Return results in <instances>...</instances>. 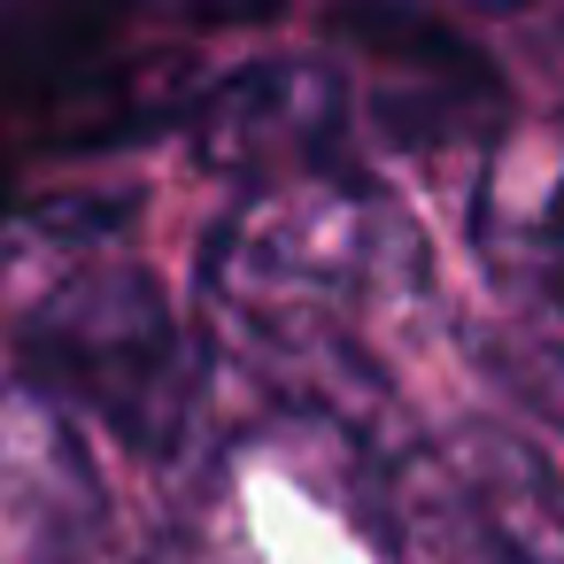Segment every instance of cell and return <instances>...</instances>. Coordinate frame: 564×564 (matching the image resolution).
Instances as JSON below:
<instances>
[{
    "label": "cell",
    "instance_id": "obj_1",
    "mask_svg": "<svg viewBox=\"0 0 564 564\" xmlns=\"http://www.w3.org/2000/svg\"><path fill=\"white\" fill-rule=\"evenodd\" d=\"M410 271H417L410 217L348 171L256 186L209 240L217 325L333 425H348L356 394L379 402L348 325L371 294H387Z\"/></svg>",
    "mask_w": 564,
    "mask_h": 564
},
{
    "label": "cell",
    "instance_id": "obj_7",
    "mask_svg": "<svg viewBox=\"0 0 564 564\" xmlns=\"http://www.w3.org/2000/svg\"><path fill=\"white\" fill-rule=\"evenodd\" d=\"M487 379L549 433H564V317L556 310H510L502 325H487L479 340Z\"/></svg>",
    "mask_w": 564,
    "mask_h": 564
},
{
    "label": "cell",
    "instance_id": "obj_8",
    "mask_svg": "<svg viewBox=\"0 0 564 564\" xmlns=\"http://www.w3.org/2000/svg\"><path fill=\"white\" fill-rule=\"evenodd\" d=\"M541 310L564 317V232H556V256H549V286H541Z\"/></svg>",
    "mask_w": 564,
    "mask_h": 564
},
{
    "label": "cell",
    "instance_id": "obj_6",
    "mask_svg": "<svg viewBox=\"0 0 564 564\" xmlns=\"http://www.w3.org/2000/svg\"><path fill=\"white\" fill-rule=\"evenodd\" d=\"M556 232H564V124L556 117L502 124L495 148H487V163H479V186H471L479 271L518 310H541Z\"/></svg>",
    "mask_w": 564,
    "mask_h": 564
},
{
    "label": "cell",
    "instance_id": "obj_4",
    "mask_svg": "<svg viewBox=\"0 0 564 564\" xmlns=\"http://www.w3.org/2000/svg\"><path fill=\"white\" fill-rule=\"evenodd\" d=\"M348 132V86L325 63H248L240 78H225L202 109V163L256 186H286L310 171H333Z\"/></svg>",
    "mask_w": 564,
    "mask_h": 564
},
{
    "label": "cell",
    "instance_id": "obj_9",
    "mask_svg": "<svg viewBox=\"0 0 564 564\" xmlns=\"http://www.w3.org/2000/svg\"><path fill=\"white\" fill-rule=\"evenodd\" d=\"M70 564H148V556H117V549H86V556H70Z\"/></svg>",
    "mask_w": 564,
    "mask_h": 564
},
{
    "label": "cell",
    "instance_id": "obj_3",
    "mask_svg": "<svg viewBox=\"0 0 564 564\" xmlns=\"http://www.w3.org/2000/svg\"><path fill=\"white\" fill-rule=\"evenodd\" d=\"M24 387H40L63 410H94L132 448L163 456L194 425V348L178 333V310L163 286L132 263H86L70 271L17 333Z\"/></svg>",
    "mask_w": 564,
    "mask_h": 564
},
{
    "label": "cell",
    "instance_id": "obj_5",
    "mask_svg": "<svg viewBox=\"0 0 564 564\" xmlns=\"http://www.w3.org/2000/svg\"><path fill=\"white\" fill-rule=\"evenodd\" d=\"M101 525V471L63 402L0 379V564H70Z\"/></svg>",
    "mask_w": 564,
    "mask_h": 564
},
{
    "label": "cell",
    "instance_id": "obj_2",
    "mask_svg": "<svg viewBox=\"0 0 564 564\" xmlns=\"http://www.w3.org/2000/svg\"><path fill=\"white\" fill-rule=\"evenodd\" d=\"M387 564H564V479L510 425L394 441L371 471Z\"/></svg>",
    "mask_w": 564,
    "mask_h": 564
}]
</instances>
